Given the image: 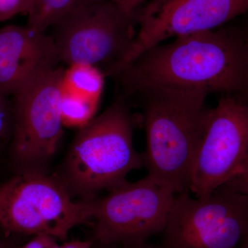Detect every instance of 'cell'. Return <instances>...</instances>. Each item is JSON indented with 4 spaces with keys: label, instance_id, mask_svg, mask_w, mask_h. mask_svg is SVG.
I'll return each instance as SVG.
<instances>
[{
    "label": "cell",
    "instance_id": "6",
    "mask_svg": "<svg viewBox=\"0 0 248 248\" xmlns=\"http://www.w3.org/2000/svg\"><path fill=\"white\" fill-rule=\"evenodd\" d=\"M52 28L62 62L90 65L112 78L131 47L138 22L136 12L127 14L104 0L78 9Z\"/></svg>",
    "mask_w": 248,
    "mask_h": 248
},
{
    "label": "cell",
    "instance_id": "21",
    "mask_svg": "<svg viewBox=\"0 0 248 248\" xmlns=\"http://www.w3.org/2000/svg\"><path fill=\"white\" fill-rule=\"evenodd\" d=\"M236 20L239 23L241 31H242L248 53V13L236 18Z\"/></svg>",
    "mask_w": 248,
    "mask_h": 248
},
{
    "label": "cell",
    "instance_id": "9",
    "mask_svg": "<svg viewBox=\"0 0 248 248\" xmlns=\"http://www.w3.org/2000/svg\"><path fill=\"white\" fill-rule=\"evenodd\" d=\"M248 158V106L231 95H221L210 108L197 150L190 192L205 200L242 170Z\"/></svg>",
    "mask_w": 248,
    "mask_h": 248
},
{
    "label": "cell",
    "instance_id": "18",
    "mask_svg": "<svg viewBox=\"0 0 248 248\" xmlns=\"http://www.w3.org/2000/svg\"><path fill=\"white\" fill-rule=\"evenodd\" d=\"M129 14H135L142 6L151 0H108Z\"/></svg>",
    "mask_w": 248,
    "mask_h": 248
},
{
    "label": "cell",
    "instance_id": "12",
    "mask_svg": "<svg viewBox=\"0 0 248 248\" xmlns=\"http://www.w3.org/2000/svg\"><path fill=\"white\" fill-rule=\"evenodd\" d=\"M106 76L96 67L68 66L61 85V115L65 126L82 128L94 118Z\"/></svg>",
    "mask_w": 248,
    "mask_h": 248
},
{
    "label": "cell",
    "instance_id": "17",
    "mask_svg": "<svg viewBox=\"0 0 248 248\" xmlns=\"http://www.w3.org/2000/svg\"><path fill=\"white\" fill-rule=\"evenodd\" d=\"M57 240L48 235H37L19 248H50Z\"/></svg>",
    "mask_w": 248,
    "mask_h": 248
},
{
    "label": "cell",
    "instance_id": "4",
    "mask_svg": "<svg viewBox=\"0 0 248 248\" xmlns=\"http://www.w3.org/2000/svg\"><path fill=\"white\" fill-rule=\"evenodd\" d=\"M93 200H75L48 172H13L0 183V230L6 237L64 241L72 229L92 221Z\"/></svg>",
    "mask_w": 248,
    "mask_h": 248
},
{
    "label": "cell",
    "instance_id": "10",
    "mask_svg": "<svg viewBox=\"0 0 248 248\" xmlns=\"http://www.w3.org/2000/svg\"><path fill=\"white\" fill-rule=\"evenodd\" d=\"M248 13V0H151L136 11V36L120 70L168 39L214 30Z\"/></svg>",
    "mask_w": 248,
    "mask_h": 248
},
{
    "label": "cell",
    "instance_id": "20",
    "mask_svg": "<svg viewBox=\"0 0 248 248\" xmlns=\"http://www.w3.org/2000/svg\"><path fill=\"white\" fill-rule=\"evenodd\" d=\"M93 248H159L154 247L146 242L139 244H102L94 241Z\"/></svg>",
    "mask_w": 248,
    "mask_h": 248
},
{
    "label": "cell",
    "instance_id": "7",
    "mask_svg": "<svg viewBox=\"0 0 248 248\" xmlns=\"http://www.w3.org/2000/svg\"><path fill=\"white\" fill-rule=\"evenodd\" d=\"M248 232V196L225 184L207 200L176 194L159 248H238Z\"/></svg>",
    "mask_w": 248,
    "mask_h": 248
},
{
    "label": "cell",
    "instance_id": "19",
    "mask_svg": "<svg viewBox=\"0 0 248 248\" xmlns=\"http://www.w3.org/2000/svg\"><path fill=\"white\" fill-rule=\"evenodd\" d=\"M94 244V240L90 238L86 240H72V241L65 242L62 245L58 243L53 245L50 248H93Z\"/></svg>",
    "mask_w": 248,
    "mask_h": 248
},
{
    "label": "cell",
    "instance_id": "8",
    "mask_svg": "<svg viewBox=\"0 0 248 248\" xmlns=\"http://www.w3.org/2000/svg\"><path fill=\"white\" fill-rule=\"evenodd\" d=\"M175 194L146 177L93 200V236L102 244H139L162 233Z\"/></svg>",
    "mask_w": 248,
    "mask_h": 248
},
{
    "label": "cell",
    "instance_id": "16",
    "mask_svg": "<svg viewBox=\"0 0 248 248\" xmlns=\"http://www.w3.org/2000/svg\"><path fill=\"white\" fill-rule=\"evenodd\" d=\"M226 184L238 192L248 196V158L242 170Z\"/></svg>",
    "mask_w": 248,
    "mask_h": 248
},
{
    "label": "cell",
    "instance_id": "2",
    "mask_svg": "<svg viewBox=\"0 0 248 248\" xmlns=\"http://www.w3.org/2000/svg\"><path fill=\"white\" fill-rule=\"evenodd\" d=\"M209 94L202 89L153 88L130 98L139 99L143 110L146 176L175 195L190 192L192 165L210 110L205 105Z\"/></svg>",
    "mask_w": 248,
    "mask_h": 248
},
{
    "label": "cell",
    "instance_id": "22",
    "mask_svg": "<svg viewBox=\"0 0 248 248\" xmlns=\"http://www.w3.org/2000/svg\"><path fill=\"white\" fill-rule=\"evenodd\" d=\"M0 248H14V244L11 241H5V240L1 239L0 236Z\"/></svg>",
    "mask_w": 248,
    "mask_h": 248
},
{
    "label": "cell",
    "instance_id": "11",
    "mask_svg": "<svg viewBox=\"0 0 248 248\" xmlns=\"http://www.w3.org/2000/svg\"><path fill=\"white\" fill-rule=\"evenodd\" d=\"M60 62L51 35L29 26L0 29V93L5 95L12 97L24 83Z\"/></svg>",
    "mask_w": 248,
    "mask_h": 248
},
{
    "label": "cell",
    "instance_id": "23",
    "mask_svg": "<svg viewBox=\"0 0 248 248\" xmlns=\"http://www.w3.org/2000/svg\"><path fill=\"white\" fill-rule=\"evenodd\" d=\"M238 248H248V232Z\"/></svg>",
    "mask_w": 248,
    "mask_h": 248
},
{
    "label": "cell",
    "instance_id": "14",
    "mask_svg": "<svg viewBox=\"0 0 248 248\" xmlns=\"http://www.w3.org/2000/svg\"><path fill=\"white\" fill-rule=\"evenodd\" d=\"M14 131V106L10 97L0 93V159L7 155Z\"/></svg>",
    "mask_w": 248,
    "mask_h": 248
},
{
    "label": "cell",
    "instance_id": "3",
    "mask_svg": "<svg viewBox=\"0 0 248 248\" xmlns=\"http://www.w3.org/2000/svg\"><path fill=\"white\" fill-rule=\"evenodd\" d=\"M141 116L118 97L101 115L80 128L53 175L73 199L91 200L99 192L126 182L127 175L143 167L142 154L133 143L134 129Z\"/></svg>",
    "mask_w": 248,
    "mask_h": 248
},
{
    "label": "cell",
    "instance_id": "5",
    "mask_svg": "<svg viewBox=\"0 0 248 248\" xmlns=\"http://www.w3.org/2000/svg\"><path fill=\"white\" fill-rule=\"evenodd\" d=\"M58 66L31 78L12 96L14 131L8 162L13 172H48L63 135Z\"/></svg>",
    "mask_w": 248,
    "mask_h": 248
},
{
    "label": "cell",
    "instance_id": "1",
    "mask_svg": "<svg viewBox=\"0 0 248 248\" xmlns=\"http://www.w3.org/2000/svg\"><path fill=\"white\" fill-rule=\"evenodd\" d=\"M128 101L153 88L202 89L248 106V53L236 19L214 29L178 36L143 52L112 77Z\"/></svg>",
    "mask_w": 248,
    "mask_h": 248
},
{
    "label": "cell",
    "instance_id": "15",
    "mask_svg": "<svg viewBox=\"0 0 248 248\" xmlns=\"http://www.w3.org/2000/svg\"><path fill=\"white\" fill-rule=\"evenodd\" d=\"M35 0H0V22L19 14L29 16L33 9Z\"/></svg>",
    "mask_w": 248,
    "mask_h": 248
},
{
    "label": "cell",
    "instance_id": "13",
    "mask_svg": "<svg viewBox=\"0 0 248 248\" xmlns=\"http://www.w3.org/2000/svg\"><path fill=\"white\" fill-rule=\"evenodd\" d=\"M102 1L104 0H35L33 9L28 16L27 26L45 32L72 13Z\"/></svg>",
    "mask_w": 248,
    "mask_h": 248
}]
</instances>
